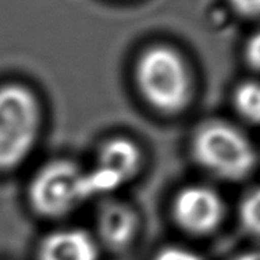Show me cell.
Here are the masks:
<instances>
[{"mask_svg":"<svg viewBox=\"0 0 260 260\" xmlns=\"http://www.w3.org/2000/svg\"><path fill=\"white\" fill-rule=\"evenodd\" d=\"M134 77L150 106L166 113L184 109L191 96V74L182 54L169 45H150L139 53Z\"/></svg>","mask_w":260,"mask_h":260,"instance_id":"obj_1","label":"cell"},{"mask_svg":"<svg viewBox=\"0 0 260 260\" xmlns=\"http://www.w3.org/2000/svg\"><path fill=\"white\" fill-rule=\"evenodd\" d=\"M42 109L37 95L17 82L0 85V171L21 165L41 133Z\"/></svg>","mask_w":260,"mask_h":260,"instance_id":"obj_2","label":"cell"},{"mask_svg":"<svg viewBox=\"0 0 260 260\" xmlns=\"http://www.w3.org/2000/svg\"><path fill=\"white\" fill-rule=\"evenodd\" d=\"M192 152L203 169L225 180H241L256 165L255 149L249 139L223 122L201 128L192 142Z\"/></svg>","mask_w":260,"mask_h":260,"instance_id":"obj_3","label":"cell"},{"mask_svg":"<svg viewBox=\"0 0 260 260\" xmlns=\"http://www.w3.org/2000/svg\"><path fill=\"white\" fill-rule=\"evenodd\" d=\"M29 202L39 214L61 216L85 202V170L69 160L43 166L32 178Z\"/></svg>","mask_w":260,"mask_h":260,"instance_id":"obj_4","label":"cell"},{"mask_svg":"<svg viewBox=\"0 0 260 260\" xmlns=\"http://www.w3.org/2000/svg\"><path fill=\"white\" fill-rule=\"evenodd\" d=\"M139 167L141 152L131 139H109L102 146L95 167L85 171L86 201L117 191L138 173Z\"/></svg>","mask_w":260,"mask_h":260,"instance_id":"obj_5","label":"cell"},{"mask_svg":"<svg viewBox=\"0 0 260 260\" xmlns=\"http://www.w3.org/2000/svg\"><path fill=\"white\" fill-rule=\"evenodd\" d=\"M173 212L177 223L192 234H207L221 223L224 205L216 192L202 185L181 189L174 199Z\"/></svg>","mask_w":260,"mask_h":260,"instance_id":"obj_6","label":"cell"},{"mask_svg":"<svg viewBox=\"0 0 260 260\" xmlns=\"http://www.w3.org/2000/svg\"><path fill=\"white\" fill-rule=\"evenodd\" d=\"M39 260H99V245L82 229H61L48 234L39 246Z\"/></svg>","mask_w":260,"mask_h":260,"instance_id":"obj_7","label":"cell"},{"mask_svg":"<svg viewBox=\"0 0 260 260\" xmlns=\"http://www.w3.org/2000/svg\"><path fill=\"white\" fill-rule=\"evenodd\" d=\"M138 220L131 207L118 202L103 205L98 216V231L102 241L110 248L121 249L135 237Z\"/></svg>","mask_w":260,"mask_h":260,"instance_id":"obj_8","label":"cell"},{"mask_svg":"<svg viewBox=\"0 0 260 260\" xmlns=\"http://www.w3.org/2000/svg\"><path fill=\"white\" fill-rule=\"evenodd\" d=\"M234 105L237 112L250 122H260V82L245 81L234 92Z\"/></svg>","mask_w":260,"mask_h":260,"instance_id":"obj_9","label":"cell"},{"mask_svg":"<svg viewBox=\"0 0 260 260\" xmlns=\"http://www.w3.org/2000/svg\"><path fill=\"white\" fill-rule=\"evenodd\" d=\"M239 217L245 229L260 237V188L250 192L242 201L239 207Z\"/></svg>","mask_w":260,"mask_h":260,"instance_id":"obj_10","label":"cell"},{"mask_svg":"<svg viewBox=\"0 0 260 260\" xmlns=\"http://www.w3.org/2000/svg\"><path fill=\"white\" fill-rule=\"evenodd\" d=\"M244 57L250 69L260 71V28L250 34L244 46Z\"/></svg>","mask_w":260,"mask_h":260,"instance_id":"obj_11","label":"cell"},{"mask_svg":"<svg viewBox=\"0 0 260 260\" xmlns=\"http://www.w3.org/2000/svg\"><path fill=\"white\" fill-rule=\"evenodd\" d=\"M227 3L237 16L246 20L260 18V0H227Z\"/></svg>","mask_w":260,"mask_h":260,"instance_id":"obj_12","label":"cell"},{"mask_svg":"<svg viewBox=\"0 0 260 260\" xmlns=\"http://www.w3.org/2000/svg\"><path fill=\"white\" fill-rule=\"evenodd\" d=\"M153 260H203L193 250L181 246H167L154 256Z\"/></svg>","mask_w":260,"mask_h":260,"instance_id":"obj_13","label":"cell"},{"mask_svg":"<svg viewBox=\"0 0 260 260\" xmlns=\"http://www.w3.org/2000/svg\"><path fill=\"white\" fill-rule=\"evenodd\" d=\"M231 260H260V250H253V252H246L242 255L235 256Z\"/></svg>","mask_w":260,"mask_h":260,"instance_id":"obj_14","label":"cell"}]
</instances>
